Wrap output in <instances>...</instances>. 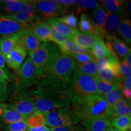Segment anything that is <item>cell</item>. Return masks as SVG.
Here are the masks:
<instances>
[{"instance_id":"53","label":"cell","mask_w":131,"mask_h":131,"mask_svg":"<svg viewBox=\"0 0 131 131\" xmlns=\"http://www.w3.org/2000/svg\"><path fill=\"white\" fill-rule=\"evenodd\" d=\"M130 58H131V55H130V52L129 53V54H127V56L125 57V58H124V60H126L127 62V63L129 64V65L130 66L131 64V61H130Z\"/></svg>"},{"instance_id":"12","label":"cell","mask_w":131,"mask_h":131,"mask_svg":"<svg viewBox=\"0 0 131 131\" xmlns=\"http://www.w3.org/2000/svg\"><path fill=\"white\" fill-rule=\"evenodd\" d=\"M17 44L22 47L27 53L30 54L35 52L40 47L42 42L35 37L30 27H28L22 30Z\"/></svg>"},{"instance_id":"6","label":"cell","mask_w":131,"mask_h":131,"mask_svg":"<svg viewBox=\"0 0 131 131\" xmlns=\"http://www.w3.org/2000/svg\"><path fill=\"white\" fill-rule=\"evenodd\" d=\"M46 124L49 128L75 126L80 121L69 107L58 108L45 114Z\"/></svg>"},{"instance_id":"38","label":"cell","mask_w":131,"mask_h":131,"mask_svg":"<svg viewBox=\"0 0 131 131\" xmlns=\"http://www.w3.org/2000/svg\"><path fill=\"white\" fill-rule=\"evenodd\" d=\"M28 129L26 120H22L10 124L4 127L5 131H27Z\"/></svg>"},{"instance_id":"15","label":"cell","mask_w":131,"mask_h":131,"mask_svg":"<svg viewBox=\"0 0 131 131\" xmlns=\"http://www.w3.org/2000/svg\"><path fill=\"white\" fill-rule=\"evenodd\" d=\"M25 27L12 19L0 15V35H10L23 30Z\"/></svg>"},{"instance_id":"35","label":"cell","mask_w":131,"mask_h":131,"mask_svg":"<svg viewBox=\"0 0 131 131\" xmlns=\"http://www.w3.org/2000/svg\"><path fill=\"white\" fill-rule=\"evenodd\" d=\"M103 97L107 102L108 105L112 108L119 100L123 98V95L122 94V91L118 88L104 95Z\"/></svg>"},{"instance_id":"34","label":"cell","mask_w":131,"mask_h":131,"mask_svg":"<svg viewBox=\"0 0 131 131\" xmlns=\"http://www.w3.org/2000/svg\"><path fill=\"white\" fill-rule=\"evenodd\" d=\"M75 70L83 74L92 77L97 76L98 70L95 60L84 64H77Z\"/></svg>"},{"instance_id":"3","label":"cell","mask_w":131,"mask_h":131,"mask_svg":"<svg viewBox=\"0 0 131 131\" xmlns=\"http://www.w3.org/2000/svg\"><path fill=\"white\" fill-rule=\"evenodd\" d=\"M76 66L77 63L71 56L60 54L51 65L37 77L68 84Z\"/></svg>"},{"instance_id":"45","label":"cell","mask_w":131,"mask_h":131,"mask_svg":"<svg viewBox=\"0 0 131 131\" xmlns=\"http://www.w3.org/2000/svg\"><path fill=\"white\" fill-rule=\"evenodd\" d=\"M54 1L66 10L68 8L73 7L78 2L77 0H54Z\"/></svg>"},{"instance_id":"49","label":"cell","mask_w":131,"mask_h":131,"mask_svg":"<svg viewBox=\"0 0 131 131\" xmlns=\"http://www.w3.org/2000/svg\"><path fill=\"white\" fill-rule=\"evenodd\" d=\"M122 94L123 95V97L127 100L130 101L131 98V90L130 89H123L122 91Z\"/></svg>"},{"instance_id":"56","label":"cell","mask_w":131,"mask_h":131,"mask_svg":"<svg viewBox=\"0 0 131 131\" xmlns=\"http://www.w3.org/2000/svg\"><path fill=\"white\" fill-rule=\"evenodd\" d=\"M44 131H52V130H51V129L46 126V129H45V130Z\"/></svg>"},{"instance_id":"20","label":"cell","mask_w":131,"mask_h":131,"mask_svg":"<svg viewBox=\"0 0 131 131\" xmlns=\"http://www.w3.org/2000/svg\"><path fill=\"white\" fill-rule=\"evenodd\" d=\"M27 0H0V10L6 15L17 14L22 9Z\"/></svg>"},{"instance_id":"36","label":"cell","mask_w":131,"mask_h":131,"mask_svg":"<svg viewBox=\"0 0 131 131\" xmlns=\"http://www.w3.org/2000/svg\"><path fill=\"white\" fill-rule=\"evenodd\" d=\"M116 58H117L114 56H111L109 57H105V58L94 59L98 71H100V70L110 68L112 63Z\"/></svg>"},{"instance_id":"47","label":"cell","mask_w":131,"mask_h":131,"mask_svg":"<svg viewBox=\"0 0 131 131\" xmlns=\"http://www.w3.org/2000/svg\"><path fill=\"white\" fill-rule=\"evenodd\" d=\"M6 63H7L9 68L15 70V71H18L20 68V66H19L15 62L13 61V60L10 57L9 55H7L6 56Z\"/></svg>"},{"instance_id":"51","label":"cell","mask_w":131,"mask_h":131,"mask_svg":"<svg viewBox=\"0 0 131 131\" xmlns=\"http://www.w3.org/2000/svg\"><path fill=\"white\" fill-rule=\"evenodd\" d=\"M46 127V126H43L37 127V128H32V127H28L27 131H44Z\"/></svg>"},{"instance_id":"40","label":"cell","mask_w":131,"mask_h":131,"mask_svg":"<svg viewBox=\"0 0 131 131\" xmlns=\"http://www.w3.org/2000/svg\"><path fill=\"white\" fill-rule=\"evenodd\" d=\"M50 34H51V41L53 42L54 43L57 44V45L60 46L61 45L64 41L68 40V38L65 37L64 35H62L61 34L57 32L53 29L50 27Z\"/></svg>"},{"instance_id":"42","label":"cell","mask_w":131,"mask_h":131,"mask_svg":"<svg viewBox=\"0 0 131 131\" xmlns=\"http://www.w3.org/2000/svg\"><path fill=\"white\" fill-rule=\"evenodd\" d=\"M120 74L122 78H129L131 77L130 66L124 59L120 64Z\"/></svg>"},{"instance_id":"52","label":"cell","mask_w":131,"mask_h":131,"mask_svg":"<svg viewBox=\"0 0 131 131\" xmlns=\"http://www.w3.org/2000/svg\"><path fill=\"white\" fill-rule=\"evenodd\" d=\"M7 103H0V115L2 114L3 111H4V109H7Z\"/></svg>"},{"instance_id":"16","label":"cell","mask_w":131,"mask_h":131,"mask_svg":"<svg viewBox=\"0 0 131 131\" xmlns=\"http://www.w3.org/2000/svg\"><path fill=\"white\" fill-rule=\"evenodd\" d=\"M80 32L84 34L96 35L101 38H104V36L100 31L98 30L91 17L88 14H83L81 15L78 23Z\"/></svg>"},{"instance_id":"32","label":"cell","mask_w":131,"mask_h":131,"mask_svg":"<svg viewBox=\"0 0 131 131\" xmlns=\"http://www.w3.org/2000/svg\"><path fill=\"white\" fill-rule=\"evenodd\" d=\"M27 52L22 47L16 43V45L7 55H9L13 61L21 67L27 57Z\"/></svg>"},{"instance_id":"5","label":"cell","mask_w":131,"mask_h":131,"mask_svg":"<svg viewBox=\"0 0 131 131\" xmlns=\"http://www.w3.org/2000/svg\"><path fill=\"white\" fill-rule=\"evenodd\" d=\"M60 54L58 47L51 42H42L35 52L29 54L35 67L37 76L49 68Z\"/></svg>"},{"instance_id":"39","label":"cell","mask_w":131,"mask_h":131,"mask_svg":"<svg viewBox=\"0 0 131 131\" xmlns=\"http://www.w3.org/2000/svg\"><path fill=\"white\" fill-rule=\"evenodd\" d=\"M57 20L67 25L70 26L73 29H76L77 27L78 19L77 17L74 14H69L64 15L62 17L57 18Z\"/></svg>"},{"instance_id":"21","label":"cell","mask_w":131,"mask_h":131,"mask_svg":"<svg viewBox=\"0 0 131 131\" xmlns=\"http://www.w3.org/2000/svg\"><path fill=\"white\" fill-rule=\"evenodd\" d=\"M21 32L22 31L12 35L3 36L0 38V52L5 57L16 45L21 36Z\"/></svg>"},{"instance_id":"22","label":"cell","mask_w":131,"mask_h":131,"mask_svg":"<svg viewBox=\"0 0 131 131\" xmlns=\"http://www.w3.org/2000/svg\"><path fill=\"white\" fill-rule=\"evenodd\" d=\"M60 52L64 55H70L75 53H88L91 54L90 50L82 48L77 45L73 40L68 39L64 41L61 45L58 46Z\"/></svg>"},{"instance_id":"2","label":"cell","mask_w":131,"mask_h":131,"mask_svg":"<svg viewBox=\"0 0 131 131\" xmlns=\"http://www.w3.org/2000/svg\"><path fill=\"white\" fill-rule=\"evenodd\" d=\"M69 107L80 121L95 118L111 121L114 118L112 108L100 94L88 97H71Z\"/></svg>"},{"instance_id":"14","label":"cell","mask_w":131,"mask_h":131,"mask_svg":"<svg viewBox=\"0 0 131 131\" xmlns=\"http://www.w3.org/2000/svg\"><path fill=\"white\" fill-rule=\"evenodd\" d=\"M102 38L91 34H84L75 29L73 34L72 40L82 48L91 50L95 43Z\"/></svg>"},{"instance_id":"7","label":"cell","mask_w":131,"mask_h":131,"mask_svg":"<svg viewBox=\"0 0 131 131\" xmlns=\"http://www.w3.org/2000/svg\"><path fill=\"white\" fill-rule=\"evenodd\" d=\"M14 90L9 103H7L8 109L15 111L27 117L34 114L37 111L28 92L16 86Z\"/></svg>"},{"instance_id":"25","label":"cell","mask_w":131,"mask_h":131,"mask_svg":"<svg viewBox=\"0 0 131 131\" xmlns=\"http://www.w3.org/2000/svg\"><path fill=\"white\" fill-rule=\"evenodd\" d=\"M91 55L94 59H98L105 57H109L113 56L111 52L109 51L106 42L104 41L103 38L100 39L96 41L91 50H90Z\"/></svg>"},{"instance_id":"26","label":"cell","mask_w":131,"mask_h":131,"mask_svg":"<svg viewBox=\"0 0 131 131\" xmlns=\"http://www.w3.org/2000/svg\"><path fill=\"white\" fill-rule=\"evenodd\" d=\"M111 126L118 131H129L131 127L130 115L115 117L111 121Z\"/></svg>"},{"instance_id":"55","label":"cell","mask_w":131,"mask_h":131,"mask_svg":"<svg viewBox=\"0 0 131 131\" xmlns=\"http://www.w3.org/2000/svg\"><path fill=\"white\" fill-rule=\"evenodd\" d=\"M106 131H118V130H116V129L113 128V127L111 126V127H109V128H107V129L106 130Z\"/></svg>"},{"instance_id":"9","label":"cell","mask_w":131,"mask_h":131,"mask_svg":"<svg viewBox=\"0 0 131 131\" xmlns=\"http://www.w3.org/2000/svg\"><path fill=\"white\" fill-rule=\"evenodd\" d=\"M18 82L16 87L26 90L34 86L37 82L35 67L31 59L27 58L18 70Z\"/></svg>"},{"instance_id":"10","label":"cell","mask_w":131,"mask_h":131,"mask_svg":"<svg viewBox=\"0 0 131 131\" xmlns=\"http://www.w3.org/2000/svg\"><path fill=\"white\" fill-rule=\"evenodd\" d=\"M35 3V0H27L24 7L17 14L4 15L27 28L34 21L38 20Z\"/></svg>"},{"instance_id":"11","label":"cell","mask_w":131,"mask_h":131,"mask_svg":"<svg viewBox=\"0 0 131 131\" xmlns=\"http://www.w3.org/2000/svg\"><path fill=\"white\" fill-rule=\"evenodd\" d=\"M105 38L107 40L106 45L108 50L113 56L117 58L118 59V57L125 58L130 52V49L126 44L119 40L115 35H107Z\"/></svg>"},{"instance_id":"18","label":"cell","mask_w":131,"mask_h":131,"mask_svg":"<svg viewBox=\"0 0 131 131\" xmlns=\"http://www.w3.org/2000/svg\"><path fill=\"white\" fill-rule=\"evenodd\" d=\"M27 118L15 111L7 108L4 109L2 114L0 115V128L19 121L26 120Z\"/></svg>"},{"instance_id":"8","label":"cell","mask_w":131,"mask_h":131,"mask_svg":"<svg viewBox=\"0 0 131 131\" xmlns=\"http://www.w3.org/2000/svg\"><path fill=\"white\" fill-rule=\"evenodd\" d=\"M35 8L38 20L57 19L68 13L67 10L63 7L50 0L36 1Z\"/></svg>"},{"instance_id":"33","label":"cell","mask_w":131,"mask_h":131,"mask_svg":"<svg viewBox=\"0 0 131 131\" xmlns=\"http://www.w3.org/2000/svg\"><path fill=\"white\" fill-rule=\"evenodd\" d=\"M28 127L37 128L46 126V119L45 114L38 111L29 116L26 119Z\"/></svg>"},{"instance_id":"19","label":"cell","mask_w":131,"mask_h":131,"mask_svg":"<svg viewBox=\"0 0 131 131\" xmlns=\"http://www.w3.org/2000/svg\"><path fill=\"white\" fill-rule=\"evenodd\" d=\"M124 1L122 0H104L100 1V4L104 7V10L111 14L116 15L120 17L126 14Z\"/></svg>"},{"instance_id":"50","label":"cell","mask_w":131,"mask_h":131,"mask_svg":"<svg viewBox=\"0 0 131 131\" xmlns=\"http://www.w3.org/2000/svg\"><path fill=\"white\" fill-rule=\"evenodd\" d=\"M6 64V57L0 52V68L4 69Z\"/></svg>"},{"instance_id":"31","label":"cell","mask_w":131,"mask_h":131,"mask_svg":"<svg viewBox=\"0 0 131 131\" xmlns=\"http://www.w3.org/2000/svg\"><path fill=\"white\" fill-rule=\"evenodd\" d=\"M100 7L97 1L94 0H81L78 1L77 4L73 7L76 13L78 14L84 13L87 11L95 10Z\"/></svg>"},{"instance_id":"48","label":"cell","mask_w":131,"mask_h":131,"mask_svg":"<svg viewBox=\"0 0 131 131\" xmlns=\"http://www.w3.org/2000/svg\"><path fill=\"white\" fill-rule=\"evenodd\" d=\"M9 75L7 70L5 69L0 68V81H6L9 79Z\"/></svg>"},{"instance_id":"54","label":"cell","mask_w":131,"mask_h":131,"mask_svg":"<svg viewBox=\"0 0 131 131\" xmlns=\"http://www.w3.org/2000/svg\"><path fill=\"white\" fill-rule=\"evenodd\" d=\"M126 7L128 9V10L130 11V1H127V2L126 3Z\"/></svg>"},{"instance_id":"43","label":"cell","mask_w":131,"mask_h":131,"mask_svg":"<svg viewBox=\"0 0 131 131\" xmlns=\"http://www.w3.org/2000/svg\"><path fill=\"white\" fill-rule=\"evenodd\" d=\"M50 129L52 131H86L81 124H77L72 126L52 127Z\"/></svg>"},{"instance_id":"41","label":"cell","mask_w":131,"mask_h":131,"mask_svg":"<svg viewBox=\"0 0 131 131\" xmlns=\"http://www.w3.org/2000/svg\"><path fill=\"white\" fill-rule=\"evenodd\" d=\"M73 59L76 60L80 64H84L94 60V58L91 54L75 53L70 55Z\"/></svg>"},{"instance_id":"1","label":"cell","mask_w":131,"mask_h":131,"mask_svg":"<svg viewBox=\"0 0 131 131\" xmlns=\"http://www.w3.org/2000/svg\"><path fill=\"white\" fill-rule=\"evenodd\" d=\"M37 111L43 114L58 108L69 107L68 84L37 77L36 84L28 91Z\"/></svg>"},{"instance_id":"37","label":"cell","mask_w":131,"mask_h":131,"mask_svg":"<svg viewBox=\"0 0 131 131\" xmlns=\"http://www.w3.org/2000/svg\"><path fill=\"white\" fill-rule=\"evenodd\" d=\"M96 77L101 80L109 82V83H114L118 81L117 78L115 77L111 68L105 69L100 71H98Z\"/></svg>"},{"instance_id":"46","label":"cell","mask_w":131,"mask_h":131,"mask_svg":"<svg viewBox=\"0 0 131 131\" xmlns=\"http://www.w3.org/2000/svg\"><path fill=\"white\" fill-rule=\"evenodd\" d=\"M118 80V88L120 89L121 91L122 90L127 89H131V81L130 78H120Z\"/></svg>"},{"instance_id":"23","label":"cell","mask_w":131,"mask_h":131,"mask_svg":"<svg viewBox=\"0 0 131 131\" xmlns=\"http://www.w3.org/2000/svg\"><path fill=\"white\" fill-rule=\"evenodd\" d=\"M46 22L47 23L49 27L61 34L62 35H64L65 37L68 38V39L72 40L73 34L75 29L72 28L67 24L57 20V19H48L46 21Z\"/></svg>"},{"instance_id":"24","label":"cell","mask_w":131,"mask_h":131,"mask_svg":"<svg viewBox=\"0 0 131 131\" xmlns=\"http://www.w3.org/2000/svg\"><path fill=\"white\" fill-rule=\"evenodd\" d=\"M92 20L95 26L106 38L107 35L105 30L106 12L102 7H99L92 13Z\"/></svg>"},{"instance_id":"27","label":"cell","mask_w":131,"mask_h":131,"mask_svg":"<svg viewBox=\"0 0 131 131\" xmlns=\"http://www.w3.org/2000/svg\"><path fill=\"white\" fill-rule=\"evenodd\" d=\"M117 30L126 42L129 45H130L131 23L129 18L124 17L121 19Z\"/></svg>"},{"instance_id":"44","label":"cell","mask_w":131,"mask_h":131,"mask_svg":"<svg viewBox=\"0 0 131 131\" xmlns=\"http://www.w3.org/2000/svg\"><path fill=\"white\" fill-rule=\"evenodd\" d=\"M8 84L7 81H0V103L5 101L8 96Z\"/></svg>"},{"instance_id":"29","label":"cell","mask_w":131,"mask_h":131,"mask_svg":"<svg viewBox=\"0 0 131 131\" xmlns=\"http://www.w3.org/2000/svg\"><path fill=\"white\" fill-rule=\"evenodd\" d=\"M122 18L116 15L106 13L105 30L107 35H114Z\"/></svg>"},{"instance_id":"4","label":"cell","mask_w":131,"mask_h":131,"mask_svg":"<svg viewBox=\"0 0 131 131\" xmlns=\"http://www.w3.org/2000/svg\"><path fill=\"white\" fill-rule=\"evenodd\" d=\"M70 97H88L98 95L95 77L81 73L75 69L68 83Z\"/></svg>"},{"instance_id":"28","label":"cell","mask_w":131,"mask_h":131,"mask_svg":"<svg viewBox=\"0 0 131 131\" xmlns=\"http://www.w3.org/2000/svg\"><path fill=\"white\" fill-rule=\"evenodd\" d=\"M112 111L114 118L123 115H130V101L124 97L122 98L112 107Z\"/></svg>"},{"instance_id":"13","label":"cell","mask_w":131,"mask_h":131,"mask_svg":"<svg viewBox=\"0 0 131 131\" xmlns=\"http://www.w3.org/2000/svg\"><path fill=\"white\" fill-rule=\"evenodd\" d=\"M33 34L41 42L51 41L50 29L46 21L37 20L29 26Z\"/></svg>"},{"instance_id":"17","label":"cell","mask_w":131,"mask_h":131,"mask_svg":"<svg viewBox=\"0 0 131 131\" xmlns=\"http://www.w3.org/2000/svg\"><path fill=\"white\" fill-rule=\"evenodd\" d=\"M81 125L86 131H106L107 128L111 127L110 120L101 118L81 121Z\"/></svg>"},{"instance_id":"30","label":"cell","mask_w":131,"mask_h":131,"mask_svg":"<svg viewBox=\"0 0 131 131\" xmlns=\"http://www.w3.org/2000/svg\"><path fill=\"white\" fill-rule=\"evenodd\" d=\"M95 81L98 94L102 96H104V95L110 92L113 90L118 88V80L114 83H109L101 80L96 76Z\"/></svg>"}]
</instances>
